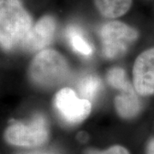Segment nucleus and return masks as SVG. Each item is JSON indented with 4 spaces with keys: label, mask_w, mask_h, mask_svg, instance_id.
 Wrapping results in <instances>:
<instances>
[{
    "label": "nucleus",
    "mask_w": 154,
    "mask_h": 154,
    "mask_svg": "<svg viewBox=\"0 0 154 154\" xmlns=\"http://www.w3.org/2000/svg\"><path fill=\"white\" fill-rule=\"evenodd\" d=\"M33 28L20 0H0V40L5 50L22 46Z\"/></svg>",
    "instance_id": "1"
},
{
    "label": "nucleus",
    "mask_w": 154,
    "mask_h": 154,
    "mask_svg": "<svg viewBox=\"0 0 154 154\" xmlns=\"http://www.w3.org/2000/svg\"><path fill=\"white\" fill-rule=\"evenodd\" d=\"M69 74L65 58L54 50L38 52L30 65L29 75L33 82L42 87H52L62 82Z\"/></svg>",
    "instance_id": "2"
},
{
    "label": "nucleus",
    "mask_w": 154,
    "mask_h": 154,
    "mask_svg": "<svg viewBox=\"0 0 154 154\" xmlns=\"http://www.w3.org/2000/svg\"><path fill=\"white\" fill-rule=\"evenodd\" d=\"M99 35L104 56L108 58H115L126 52L129 45L137 38L138 33L128 25L114 21L104 24Z\"/></svg>",
    "instance_id": "3"
},
{
    "label": "nucleus",
    "mask_w": 154,
    "mask_h": 154,
    "mask_svg": "<svg viewBox=\"0 0 154 154\" xmlns=\"http://www.w3.org/2000/svg\"><path fill=\"white\" fill-rule=\"evenodd\" d=\"M49 137L44 117L36 116L28 124L17 122L6 129L5 138L8 143L27 147H36L45 144Z\"/></svg>",
    "instance_id": "4"
},
{
    "label": "nucleus",
    "mask_w": 154,
    "mask_h": 154,
    "mask_svg": "<svg viewBox=\"0 0 154 154\" xmlns=\"http://www.w3.org/2000/svg\"><path fill=\"white\" fill-rule=\"evenodd\" d=\"M55 104L61 116L69 123L83 121L90 114L92 108L88 99L77 98L70 88H63L57 93Z\"/></svg>",
    "instance_id": "5"
},
{
    "label": "nucleus",
    "mask_w": 154,
    "mask_h": 154,
    "mask_svg": "<svg viewBox=\"0 0 154 154\" xmlns=\"http://www.w3.org/2000/svg\"><path fill=\"white\" fill-rule=\"evenodd\" d=\"M134 86L138 94L148 96L154 93V47L138 57L133 69Z\"/></svg>",
    "instance_id": "6"
},
{
    "label": "nucleus",
    "mask_w": 154,
    "mask_h": 154,
    "mask_svg": "<svg viewBox=\"0 0 154 154\" xmlns=\"http://www.w3.org/2000/svg\"><path fill=\"white\" fill-rule=\"evenodd\" d=\"M55 29L56 22L52 17H42L32 28L22 47L31 51L44 49L51 42Z\"/></svg>",
    "instance_id": "7"
},
{
    "label": "nucleus",
    "mask_w": 154,
    "mask_h": 154,
    "mask_svg": "<svg viewBox=\"0 0 154 154\" xmlns=\"http://www.w3.org/2000/svg\"><path fill=\"white\" fill-rule=\"evenodd\" d=\"M115 105L118 114L123 118L134 117L139 113L141 106L133 88L122 91V94L116 98Z\"/></svg>",
    "instance_id": "8"
},
{
    "label": "nucleus",
    "mask_w": 154,
    "mask_h": 154,
    "mask_svg": "<svg viewBox=\"0 0 154 154\" xmlns=\"http://www.w3.org/2000/svg\"><path fill=\"white\" fill-rule=\"evenodd\" d=\"M99 11L105 17L116 18L125 14L130 8L132 0H94Z\"/></svg>",
    "instance_id": "9"
},
{
    "label": "nucleus",
    "mask_w": 154,
    "mask_h": 154,
    "mask_svg": "<svg viewBox=\"0 0 154 154\" xmlns=\"http://www.w3.org/2000/svg\"><path fill=\"white\" fill-rule=\"evenodd\" d=\"M67 38L73 49L78 53H81L84 56H90L93 53L94 48L84 38L82 32L76 27L71 26L68 28Z\"/></svg>",
    "instance_id": "10"
},
{
    "label": "nucleus",
    "mask_w": 154,
    "mask_h": 154,
    "mask_svg": "<svg viewBox=\"0 0 154 154\" xmlns=\"http://www.w3.org/2000/svg\"><path fill=\"white\" fill-rule=\"evenodd\" d=\"M101 82L96 75H89L82 79L79 83V91L86 99H94L99 91Z\"/></svg>",
    "instance_id": "11"
},
{
    "label": "nucleus",
    "mask_w": 154,
    "mask_h": 154,
    "mask_svg": "<svg viewBox=\"0 0 154 154\" xmlns=\"http://www.w3.org/2000/svg\"><path fill=\"white\" fill-rule=\"evenodd\" d=\"M107 82L111 87L121 91L132 88L131 84L125 77V71L121 68L111 69L107 74Z\"/></svg>",
    "instance_id": "12"
},
{
    "label": "nucleus",
    "mask_w": 154,
    "mask_h": 154,
    "mask_svg": "<svg viewBox=\"0 0 154 154\" xmlns=\"http://www.w3.org/2000/svg\"><path fill=\"white\" fill-rule=\"evenodd\" d=\"M86 154H129V152L123 146H113L104 151H99L96 149H88L86 152Z\"/></svg>",
    "instance_id": "13"
},
{
    "label": "nucleus",
    "mask_w": 154,
    "mask_h": 154,
    "mask_svg": "<svg viewBox=\"0 0 154 154\" xmlns=\"http://www.w3.org/2000/svg\"><path fill=\"white\" fill-rule=\"evenodd\" d=\"M146 154H154V139L149 141L146 147Z\"/></svg>",
    "instance_id": "14"
}]
</instances>
